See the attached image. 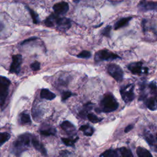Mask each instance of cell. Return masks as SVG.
Returning a JSON list of instances; mask_svg holds the SVG:
<instances>
[{"label":"cell","instance_id":"obj_16","mask_svg":"<svg viewBox=\"0 0 157 157\" xmlns=\"http://www.w3.org/2000/svg\"><path fill=\"white\" fill-rule=\"evenodd\" d=\"M132 19L131 17H125V18H121L120 20H119L115 25V29L117 30L118 29H120L122 27H124L125 26H126L129 21Z\"/></svg>","mask_w":157,"mask_h":157},{"label":"cell","instance_id":"obj_11","mask_svg":"<svg viewBox=\"0 0 157 157\" xmlns=\"http://www.w3.org/2000/svg\"><path fill=\"white\" fill-rule=\"evenodd\" d=\"M142 63L141 62H136L131 63L128 65V69L134 74H140L142 71Z\"/></svg>","mask_w":157,"mask_h":157},{"label":"cell","instance_id":"obj_34","mask_svg":"<svg viewBox=\"0 0 157 157\" xmlns=\"http://www.w3.org/2000/svg\"><path fill=\"white\" fill-rule=\"evenodd\" d=\"M132 128H133V125L132 124H129V125H128V126L126 127V128L124 129V132H128L130 131Z\"/></svg>","mask_w":157,"mask_h":157},{"label":"cell","instance_id":"obj_30","mask_svg":"<svg viewBox=\"0 0 157 157\" xmlns=\"http://www.w3.org/2000/svg\"><path fill=\"white\" fill-rule=\"evenodd\" d=\"M112 29V26H107L105 28L103 29V30L101 32V34L106 37H110V31Z\"/></svg>","mask_w":157,"mask_h":157},{"label":"cell","instance_id":"obj_17","mask_svg":"<svg viewBox=\"0 0 157 157\" xmlns=\"http://www.w3.org/2000/svg\"><path fill=\"white\" fill-rule=\"evenodd\" d=\"M147 107L151 110H157V99L155 98H150L145 102Z\"/></svg>","mask_w":157,"mask_h":157},{"label":"cell","instance_id":"obj_18","mask_svg":"<svg viewBox=\"0 0 157 157\" xmlns=\"http://www.w3.org/2000/svg\"><path fill=\"white\" fill-rule=\"evenodd\" d=\"M136 153L138 157H152V155L148 150L141 147L137 148Z\"/></svg>","mask_w":157,"mask_h":157},{"label":"cell","instance_id":"obj_25","mask_svg":"<svg viewBox=\"0 0 157 157\" xmlns=\"http://www.w3.org/2000/svg\"><path fill=\"white\" fill-rule=\"evenodd\" d=\"M20 121L21 123L23 124H26V123H29L31 122V118L30 117L28 114L23 113L20 115Z\"/></svg>","mask_w":157,"mask_h":157},{"label":"cell","instance_id":"obj_12","mask_svg":"<svg viewBox=\"0 0 157 157\" xmlns=\"http://www.w3.org/2000/svg\"><path fill=\"white\" fill-rule=\"evenodd\" d=\"M31 140H32V143H33V145L34 147L36 150L40 151V152L42 155H47V151H46L45 147L43 146V145H42L40 142H39V140H37V139L35 136H33V137H32Z\"/></svg>","mask_w":157,"mask_h":157},{"label":"cell","instance_id":"obj_22","mask_svg":"<svg viewBox=\"0 0 157 157\" xmlns=\"http://www.w3.org/2000/svg\"><path fill=\"white\" fill-rule=\"evenodd\" d=\"M26 8L28 10V11H29V13L31 15V18L33 19V23H35V24H37L39 23V21L38 15L34 10H33L31 9H30L29 7H26Z\"/></svg>","mask_w":157,"mask_h":157},{"label":"cell","instance_id":"obj_35","mask_svg":"<svg viewBox=\"0 0 157 157\" xmlns=\"http://www.w3.org/2000/svg\"><path fill=\"white\" fill-rule=\"evenodd\" d=\"M74 1V2H79L80 0H73Z\"/></svg>","mask_w":157,"mask_h":157},{"label":"cell","instance_id":"obj_14","mask_svg":"<svg viewBox=\"0 0 157 157\" xmlns=\"http://www.w3.org/2000/svg\"><path fill=\"white\" fill-rule=\"evenodd\" d=\"M61 128L66 131L68 134H71L74 133V132L75 130V126L69 121H64L61 124Z\"/></svg>","mask_w":157,"mask_h":157},{"label":"cell","instance_id":"obj_37","mask_svg":"<svg viewBox=\"0 0 157 157\" xmlns=\"http://www.w3.org/2000/svg\"><path fill=\"white\" fill-rule=\"evenodd\" d=\"M156 150L157 151V145H156Z\"/></svg>","mask_w":157,"mask_h":157},{"label":"cell","instance_id":"obj_2","mask_svg":"<svg viewBox=\"0 0 157 157\" xmlns=\"http://www.w3.org/2000/svg\"><path fill=\"white\" fill-rule=\"evenodd\" d=\"M31 140V136L29 134H23L18 136L17 139L13 142V145L14 148L18 151V153H20L26 149L29 145Z\"/></svg>","mask_w":157,"mask_h":157},{"label":"cell","instance_id":"obj_20","mask_svg":"<svg viewBox=\"0 0 157 157\" xmlns=\"http://www.w3.org/2000/svg\"><path fill=\"white\" fill-rule=\"evenodd\" d=\"M121 157H134L131 151L126 148V147H121L119 149Z\"/></svg>","mask_w":157,"mask_h":157},{"label":"cell","instance_id":"obj_19","mask_svg":"<svg viewBox=\"0 0 157 157\" xmlns=\"http://www.w3.org/2000/svg\"><path fill=\"white\" fill-rule=\"evenodd\" d=\"M79 130L82 131L83 132V133L85 134V135L86 136H91L93 132H94V129L91 127H90L88 124H85V125H82Z\"/></svg>","mask_w":157,"mask_h":157},{"label":"cell","instance_id":"obj_36","mask_svg":"<svg viewBox=\"0 0 157 157\" xmlns=\"http://www.w3.org/2000/svg\"><path fill=\"white\" fill-rule=\"evenodd\" d=\"M156 140H157V133H156Z\"/></svg>","mask_w":157,"mask_h":157},{"label":"cell","instance_id":"obj_9","mask_svg":"<svg viewBox=\"0 0 157 157\" xmlns=\"http://www.w3.org/2000/svg\"><path fill=\"white\" fill-rule=\"evenodd\" d=\"M55 25L59 30L66 31L71 28V21L69 18L59 17L55 22Z\"/></svg>","mask_w":157,"mask_h":157},{"label":"cell","instance_id":"obj_28","mask_svg":"<svg viewBox=\"0 0 157 157\" xmlns=\"http://www.w3.org/2000/svg\"><path fill=\"white\" fill-rule=\"evenodd\" d=\"M91 54L89 51L83 50L77 55V57L80 58H89L91 57Z\"/></svg>","mask_w":157,"mask_h":157},{"label":"cell","instance_id":"obj_26","mask_svg":"<svg viewBox=\"0 0 157 157\" xmlns=\"http://www.w3.org/2000/svg\"><path fill=\"white\" fill-rule=\"evenodd\" d=\"M87 118H88V120L91 121V122H92V123H98V122H99V121H101V118H99V117H98L96 115H95L94 114H93V113H88V115H87Z\"/></svg>","mask_w":157,"mask_h":157},{"label":"cell","instance_id":"obj_5","mask_svg":"<svg viewBox=\"0 0 157 157\" xmlns=\"http://www.w3.org/2000/svg\"><path fill=\"white\" fill-rule=\"evenodd\" d=\"M109 74L117 82H120L123 78V71L122 69L116 64H110L107 66Z\"/></svg>","mask_w":157,"mask_h":157},{"label":"cell","instance_id":"obj_7","mask_svg":"<svg viewBox=\"0 0 157 157\" xmlns=\"http://www.w3.org/2000/svg\"><path fill=\"white\" fill-rule=\"evenodd\" d=\"M22 62V56L21 55H15L12 56V61L10 67L11 73L18 74L20 70V66Z\"/></svg>","mask_w":157,"mask_h":157},{"label":"cell","instance_id":"obj_13","mask_svg":"<svg viewBox=\"0 0 157 157\" xmlns=\"http://www.w3.org/2000/svg\"><path fill=\"white\" fill-rule=\"evenodd\" d=\"M40 95L42 98H44L47 100H52L56 97L55 94L50 91L49 90L45 89V88L42 89L40 90Z\"/></svg>","mask_w":157,"mask_h":157},{"label":"cell","instance_id":"obj_15","mask_svg":"<svg viewBox=\"0 0 157 157\" xmlns=\"http://www.w3.org/2000/svg\"><path fill=\"white\" fill-rule=\"evenodd\" d=\"M59 17V15H57L56 13H52L50 16H48L45 21V24L48 27H52L55 25V22L58 18Z\"/></svg>","mask_w":157,"mask_h":157},{"label":"cell","instance_id":"obj_1","mask_svg":"<svg viewBox=\"0 0 157 157\" xmlns=\"http://www.w3.org/2000/svg\"><path fill=\"white\" fill-rule=\"evenodd\" d=\"M102 111L105 112H110L115 110L118 107V103L115 98L111 94H107L104 96L101 102Z\"/></svg>","mask_w":157,"mask_h":157},{"label":"cell","instance_id":"obj_31","mask_svg":"<svg viewBox=\"0 0 157 157\" xmlns=\"http://www.w3.org/2000/svg\"><path fill=\"white\" fill-rule=\"evenodd\" d=\"M30 67L34 71H38L40 69V63L38 61H34L31 64Z\"/></svg>","mask_w":157,"mask_h":157},{"label":"cell","instance_id":"obj_32","mask_svg":"<svg viewBox=\"0 0 157 157\" xmlns=\"http://www.w3.org/2000/svg\"><path fill=\"white\" fill-rule=\"evenodd\" d=\"M71 96V93L69 91H64L62 94V101H65Z\"/></svg>","mask_w":157,"mask_h":157},{"label":"cell","instance_id":"obj_23","mask_svg":"<svg viewBox=\"0 0 157 157\" xmlns=\"http://www.w3.org/2000/svg\"><path fill=\"white\" fill-rule=\"evenodd\" d=\"M77 139H78V137H76L74 139H67V138H61L62 142L67 146H73L74 144L77 142Z\"/></svg>","mask_w":157,"mask_h":157},{"label":"cell","instance_id":"obj_8","mask_svg":"<svg viewBox=\"0 0 157 157\" xmlns=\"http://www.w3.org/2000/svg\"><path fill=\"white\" fill-rule=\"evenodd\" d=\"M138 8L140 10L143 12L153 10L157 9V2L141 0L138 4Z\"/></svg>","mask_w":157,"mask_h":157},{"label":"cell","instance_id":"obj_10","mask_svg":"<svg viewBox=\"0 0 157 157\" xmlns=\"http://www.w3.org/2000/svg\"><path fill=\"white\" fill-rule=\"evenodd\" d=\"M53 9L54 10V12L57 15H64L69 10V7L68 4L66 2H60L58 3L55 4Z\"/></svg>","mask_w":157,"mask_h":157},{"label":"cell","instance_id":"obj_21","mask_svg":"<svg viewBox=\"0 0 157 157\" xmlns=\"http://www.w3.org/2000/svg\"><path fill=\"white\" fill-rule=\"evenodd\" d=\"M102 156L103 157H118L117 151L112 149L107 150L105 151H104L102 154Z\"/></svg>","mask_w":157,"mask_h":157},{"label":"cell","instance_id":"obj_33","mask_svg":"<svg viewBox=\"0 0 157 157\" xmlns=\"http://www.w3.org/2000/svg\"><path fill=\"white\" fill-rule=\"evenodd\" d=\"M36 39H37V37H32L28 38V39H27L23 40V41L21 43V45H24V44H26V43H28V42H31V41H33V40H36Z\"/></svg>","mask_w":157,"mask_h":157},{"label":"cell","instance_id":"obj_6","mask_svg":"<svg viewBox=\"0 0 157 157\" xmlns=\"http://www.w3.org/2000/svg\"><path fill=\"white\" fill-rule=\"evenodd\" d=\"M119 58L118 55L110 52L107 50H101L97 52L94 56V59L96 61H108V60H113Z\"/></svg>","mask_w":157,"mask_h":157},{"label":"cell","instance_id":"obj_27","mask_svg":"<svg viewBox=\"0 0 157 157\" xmlns=\"http://www.w3.org/2000/svg\"><path fill=\"white\" fill-rule=\"evenodd\" d=\"M40 132L42 135L47 136H50V135H55L56 133V130H55V129L50 128V129H48L47 130H42V131H40Z\"/></svg>","mask_w":157,"mask_h":157},{"label":"cell","instance_id":"obj_3","mask_svg":"<svg viewBox=\"0 0 157 157\" xmlns=\"http://www.w3.org/2000/svg\"><path fill=\"white\" fill-rule=\"evenodd\" d=\"M10 81L4 76L0 77V101L1 105L2 107L8 94V90Z\"/></svg>","mask_w":157,"mask_h":157},{"label":"cell","instance_id":"obj_4","mask_svg":"<svg viewBox=\"0 0 157 157\" xmlns=\"http://www.w3.org/2000/svg\"><path fill=\"white\" fill-rule=\"evenodd\" d=\"M134 86L133 84H129L120 89L121 98L125 102H131L134 99Z\"/></svg>","mask_w":157,"mask_h":157},{"label":"cell","instance_id":"obj_29","mask_svg":"<svg viewBox=\"0 0 157 157\" xmlns=\"http://www.w3.org/2000/svg\"><path fill=\"white\" fill-rule=\"evenodd\" d=\"M145 139L147 140V142L148 143V144L153 145H154L155 140V138L153 136L152 134H147L145 135Z\"/></svg>","mask_w":157,"mask_h":157},{"label":"cell","instance_id":"obj_24","mask_svg":"<svg viewBox=\"0 0 157 157\" xmlns=\"http://www.w3.org/2000/svg\"><path fill=\"white\" fill-rule=\"evenodd\" d=\"M10 137V135L8 132H2L0 134V144L2 145L4 143L7 142Z\"/></svg>","mask_w":157,"mask_h":157}]
</instances>
